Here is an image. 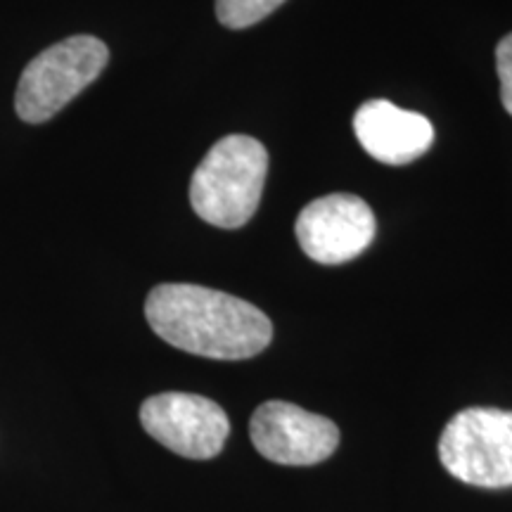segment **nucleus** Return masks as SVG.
Here are the masks:
<instances>
[{
  "mask_svg": "<svg viewBox=\"0 0 512 512\" xmlns=\"http://www.w3.org/2000/svg\"><path fill=\"white\" fill-rule=\"evenodd\" d=\"M439 460L470 486H512V411L465 408L453 415L441 432Z\"/></svg>",
  "mask_w": 512,
  "mask_h": 512,
  "instance_id": "20e7f679",
  "label": "nucleus"
},
{
  "mask_svg": "<svg viewBox=\"0 0 512 512\" xmlns=\"http://www.w3.org/2000/svg\"><path fill=\"white\" fill-rule=\"evenodd\" d=\"M268 152L256 138L226 136L211 145L190 181V204L216 228H242L259 209Z\"/></svg>",
  "mask_w": 512,
  "mask_h": 512,
  "instance_id": "f03ea898",
  "label": "nucleus"
},
{
  "mask_svg": "<svg viewBox=\"0 0 512 512\" xmlns=\"http://www.w3.org/2000/svg\"><path fill=\"white\" fill-rule=\"evenodd\" d=\"M496 67L501 79V100L503 107L512 117V34H508L496 48Z\"/></svg>",
  "mask_w": 512,
  "mask_h": 512,
  "instance_id": "9d476101",
  "label": "nucleus"
},
{
  "mask_svg": "<svg viewBox=\"0 0 512 512\" xmlns=\"http://www.w3.org/2000/svg\"><path fill=\"white\" fill-rule=\"evenodd\" d=\"M375 230L373 209L361 197L344 192L306 204L294 226L304 254L325 266L347 264L366 252L373 245Z\"/></svg>",
  "mask_w": 512,
  "mask_h": 512,
  "instance_id": "423d86ee",
  "label": "nucleus"
},
{
  "mask_svg": "<svg viewBox=\"0 0 512 512\" xmlns=\"http://www.w3.org/2000/svg\"><path fill=\"white\" fill-rule=\"evenodd\" d=\"M256 451L278 465H316L339 446L337 425L287 401H266L249 422Z\"/></svg>",
  "mask_w": 512,
  "mask_h": 512,
  "instance_id": "0eeeda50",
  "label": "nucleus"
},
{
  "mask_svg": "<svg viewBox=\"0 0 512 512\" xmlns=\"http://www.w3.org/2000/svg\"><path fill=\"white\" fill-rule=\"evenodd\" d=\"M354 133L370 157L389 166L415 162L434 143L430 119L389 100L363 102L354 117Z\"/></svg>",
  "mask_w": 512,
  "mask_h": 512,
  "instance_id": "6e6552de",
  "label": "nucleus"
},
{
  "mask_svg": "<svg viewBox=\"0 0 512 512\" xmlns=\"http://www.w3.org/2000/svg\"><path fill=\"white\" fill-rule=\"evenodd\" d=\"M145 318L171 347L216 361H245L273 339L271 318L245 299L188 283L157 285Z\"/></svg>",
  "mask_w": 512,
  "mask_h": 512,
  "instance_id": "f257e3e1",
  "label": "nucleus"
},
{
  "mask_svg": "<svg viewBox=\"0 0 512 512\" xmlns=\"http://www.w3.org/2000/svg\"><path fill=\"white\" fill-rule=\"evenodd\" d=\"M140 422L152 439L190 460L219 456L230 434L226 411L200 394L150 396L140 406Z\"/></svg>",
  "mask_w": 512,
  "mask_h": 512,
  "instance_id": "39448f33",
  "label": "nucleus"
},
{
  "mask_svg": "<svg viewBox=\"0 0 512 512\" xmlns=\"http://www.w3.org/2000/svg\"><path fill=\"white\" fill-rule=\"evenodd\" d=\"M285 0H216V17L228 29H247L275 12Z\"/></svg>",
  "mask_w": 512,
  "mask_h": 512,
  "instance_id": "1a4fd4ad",
  "label": "nucleus"
},
{
  "mask_svg": "<svg viewBox=\"0 0 512 512\" xmlns=\"http://www.w3.org/2000/svg\"><path fill=\"white\" fill-rule=\"evenodd\" d=\"M110 62V50L95 36L55 43L27 64L17 83L15 112L27 124H43L86 91Z\"/></svg>",
  "mask_w": 512,
  "mask_h": 512,
  "instance_id": "7ed1b4c3",
  "label": "nucleus"
}]
</instances>
